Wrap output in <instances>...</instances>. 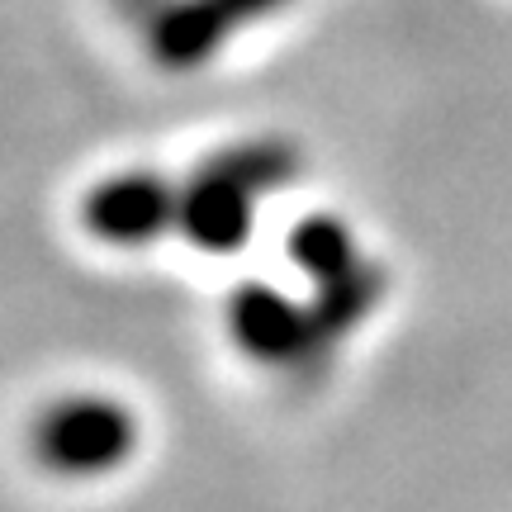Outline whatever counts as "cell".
<instances>
[{
  "label": "cell",
  "mask_w": 512,
  "mask_h": 512,
  "mask_svg": "<svg viewBox=\"0 0 512 512\" xmlns=\"http://www.w3.org/2000/svg\"><path fill=\"white\" fill-rule=\"evenodd\" d=\"M223 10V19L233 24V29H247V24H256V19H271L280 15L285 5H294V0H214Z\"/></svg>",
  "instance_id": "52a82bcc"
},
{
  "label": "cell",
  "mask_w": 512,
  "mask_h": 512,
  "mask_svg": "<svg viewBox=\"0 0 512 512\" xmlns=\"http://www.w3.org/2000/svg\"><path fill=\"white\" fill-rule=\"evenodd\" d=\"M176 204H181V190L162 171L133 166V171H114L86 190L81 223L95 242L133 252V247L157 242L166 228H176Z\"/></svg>",
  "instance_id": "7a4b0ae2"
},
{
  "label": "cell",
  "mask_w": 512,
  "mask_h": 512,
  "mask_svg": "<svg viewBox=\"0 0 512 512\" xmlns=\"http://www.w3.org/2000/svg\"><path fill=\"white\" fill-rule=\"evenodd\" d=\"M256 195L247 181H238L233 171H223L214 157L181 185V204H176V228L195 242L200 252H238L252 238L256 223Z\"/></svg>",
  "instance_id": "277c9868"
},
{
  "label": "cell",
  "mask_w": 512,
  "mask_h": 512,
  "mask_svg": "<svg viewBox=\"0 0 512 512\" xmlns=\"http://www.w3.org/2000/svg\"><path fill=\"white\" fill-rule=\"evenodd\" d=\"M143 441V422L114 394L76 389L43 403L29 427V451L57 479H105L124 470Z\"/></svg>",
  "instance_id": "6da1fadb"
},
{
  "label": "cell",
  "mask_w": 512,
  "mask_h": 512,
  "mask_svg": "<svg viewBox=\"0 0 512 512\" xmlns=\"http://www.w3.org/2000/svg\"><path fill=\"white\" fill-rule=\"evenodd\" d=\"M285 252H290L294 271L309 275L313 285H332V280H342L347 271H356L366 261L361 242L351 233V223L337 219V214H309V219H299L290 228V238H285Z\"/></svg>",
  "instance_id": "8992f818"
},
{
  "label": "cell",
  "mask_w": 512,
  "mask_h": 512,
  "mask_svg": "<svg viewBox=\"0 0 512 512\" xmlns=\"http://www.w3.org/2000/svg\"><path fill=\"white\" fill-rule=\"evenodd\" d=\"M147 53L166 72H195L223 43H233V24L214 0H152L147 5Z\"/></svg>",
  "instance_id": "5b68a950"
},
{
  "label": "cell",
  "mask_w": 512,
  "mask_h": 512,
  "mask_svg": "<svg viewBox=\"0 0 512 512\" xmlns=\"http://www.w3.org/2000/svg\"><path fill=\"white\" fill-rule=\"evenodd\" d=\"M228 328H233V342L261 366L309 361V351L328 337L313 304H294L275 285H242L228 304Z\"/></svg>",
  "instance_id": "3957f363"
}]
</instances>
